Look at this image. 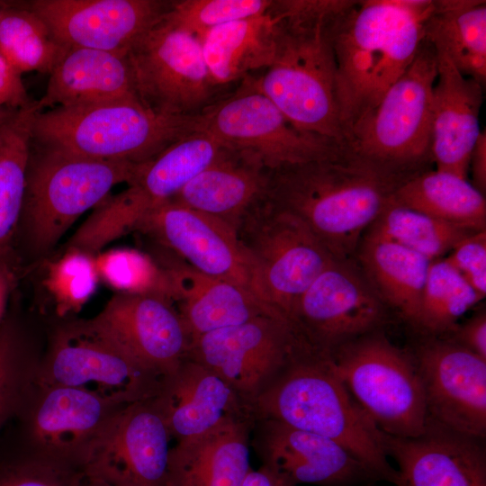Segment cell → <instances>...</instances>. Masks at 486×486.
I'll return each instance as SVG.
<instances>
[{"instance_id": "19", "label": "cell", "mask_w": 486, "mask_h": 486, "mask_svg": "<svg viewBox=\"0 0 486 486\" xmlns=\"http://www.w3.org/2000/svg\"><path fill=\"white\" fill-rule=\"evenodd\" d=\"M161 0H33L26 5L69 48L127 53L166 13Z\"/></svg>"}, {"instance_id": "32", "label": "cell", "mask_w": 486, "mask_h": 486, "mask_svg": "<svg viewBox=\"0 0 486 486\" xmlns=\"http://www.w3.org/2000/svg\"><path fill=\"white\" fill-rule=\"evenodd\" d=\"M226 148L209 132L194 130L140 163L127 184L140 194L150 210L176 196Z\"/></svg>"}, {"instance_id": "26", "label": "cell", "mask_w": 486, "mask_h": 486, "mask_svg": "<svg viewBox=\"0 0 486 486\" xmlns=\"http://www.w3.org/2000/svg\"><path fill=\"white\" fill-rule=\"evenodd\" d=\"M49 76L42 110L140 101L127 53L69 48Z\"/></svg>"}, {"instance_id": "6", "label": "cell", "mask_w": 486, "mask_h": 486, "mask_svg": "<svg viewBox=\"0 0 486 486\" xmlns=\"http://www.w3.org/2000/svg\"><path fill=\"white\" fill-rule=\"evenodd\" d=\"M195 130V116H166L139 100L40 111L33 142L87 158L140 164Z\"/></svg>"}, {"instance_id": "27", "label": "cell", "mask_w": 486, "mask_h": 486, "mask_svg": "<svg viewBox=\"0 0 486 486\" xmlns=\"http://www.w3.org/2000/svg\"><path fill=\"white\" fill-rule=\"evenodd\" d=\"M254 422L231 419L171 446L164 486H240L251 469Z\"/></svg>"}, {"instance_id": "4", "label": "cell", "mask_w": 486, "mask_h": 486, "mask_svg": "<svg viewBox=\"0 0 486 486\" xmlns=\"http://www.w3.org/2000/svg\"><path fill=\"white\" fill-rule=\"evenodd\" d=\"M250 410L254 420L274 419L337 442L376 479L399 486L382 432L322 356L300 351L252 401Z\"/></svg>"}, {"instance_id": "10", "label": "cell", "mask_w": 486, "mask_h": 486, "mask_svg": "<svg viewBox=\"0 0 486 486\" xmlns=\"http://www.w3.org/2000/svg\"><path fill=\"white\" fill-rule=\"evenodd\" d=\"M195 116V128L226 147L256 158L268 171L336 158L346 146L331 138L294 127L257 88L255 77L241 80Z\"/></svg>"}, {"instance_id": "37", "label": "cell", "mask_w": 486, "mask_h": 486, "mask_svg": "<svg viewBox=\"0 0 486 486\" xmlns=\"http://www.w3.org/2000/svg\"><path fill=\"white\" fill-rule=\"evenodd\" d=\"M39 263L42 264L41 287L54 315L58 320L74 318L94 295L101 282L96 254L64 247Z\"/></svg>"}, {"instance_id": "1", "label": "cell", "mask_w": 486, "mask_h": 486, "mask_svg": "<svg viewBox=\"0 0 486 486\" xmlns=\"http://www.w3.org/2000/svg\"><path fill=\"white\" fill-rule=\"evenodd\" d=\"M354 0H277L269 12L279 33L257 88L297 129L345 144L336 95L333 28Z\"/></svg>"}, {"instance_id": "50", "label": "cell", "mask_w": 486, "mask_h": 486, "mask_svg": "<svg viewBox=\"0 0 486 486\" xmlns=\"http://www.w3.org/2000/svg\"><path fill=\"white\" fill-rule=\"evenodd\" d=\"M12 109H7L3 106H0V122L4 118L8 112Z\"/></svg>"}, {"instance_id": "12", "label": "cell", "mask_w": 486, "mask_h": 486, "mask_svg": "<svg viewBox=\"0 0 486 486\" xmlns=\"http://www.w3.org/2000/svg\"><path fill=\"white\" fill-rule=\"evenodd\" d=\"M127 56L137 95L155 112L194 117L223 96L222 87L211 78L200 40L164 16L130 46Z\"/></svg>"}, {"instance_id": "40", "label": "cell", "mask_w": 486, "mask_h": 486, "mask_svg": "<svg viewBox=\"0 0 486 486\" xmlns=\"http://www.w3.org/2000/svg\"><path fill=\"white\" fill-rule=\"evenodd\" d=\"M482 299L444 258L430 263L417 326L439 334L452 331L456 321Z\"/></svg>"}, {"instance_id": "24", "label": "cell", "mask_w": 486, "mask_h": 486, "mask_svg": "<svg viewBox=\"0 0 486 486\" xmlns=\"http://www.w3.org/2000/svg\"><path fill=\"white\" fill-rule=\"evenodd\" d=\"M433 46L436 78L431 103L432 161L436 170L467 179L471 153L481 132L482 85L463 75L442 48Z\"/></svg>"}, {"instance_id": "39", "label": "cell", "mask_w": 486, "mask_h": 486, "mask_svg": "<svg viewBox=\"0 0 486 486\" xmlns=\"http://www.w3.org/2000/svg\"><path fill=\"white\" fill-rule=\"evenodd\" d=\"M100 281L115 293L151 296L174 305V286L166 266L133 248H114L96 254Z\"/></svg>"}, {"instance_id": "11", "label": "cell", "mask_w": 486, "mask_h": 486, "mask_svg": "<svg viewBox=\"0 0 486 486\" xmlns=\"http://www.w3.org/2000/svg\"><path fill=\"white\" fill-rule=\"evenodd\" d=\"M162 378L96 330L88 319L74 317L52 327L36 382L76 388L130 404L154 397Z\"/></svg>"}, {"instance_id": "7", "label": "cell", "mask_w": 486, "mask_h": 486, "mask_svg": "<svg viewBox=\"0 0 486 486\" xmlns=\"http://www.w3.org/2000/svg\"><path fill=\"white\" fill-rule=\"evenodd\" d=\"M436 78L434 46L424 38L415 58L377 106L345 139L357 156L409 179L432 161V89Z\"/></svg>"}, {"instance_id": "48", "label": "cell", "mask_w": 486, "mask_h": 486, "mask_svg": "<svg viewBox=\"0 0 486 486\" xmlns=\"http://www.w3.org/2000/svg\"><path fill=\"white\" fill-rule=\"evenodd\" d=\"M240 486H286L267 467L261 465L257 470L250 469Z\"/></svg>"}, {"instance_id": "8", "label": "cell", "mask_w": 486, "mask_h": 486, "mask_svg": "<svg viewBox=\"0 0 486 486\" xmlns=\"http://www.w3.org/2000/svg\"><path fill=\"white\" fill-rule=\"evenodd\" d=\"M249 263L254 295L287 321L295 303L335 259L305 223L268 198L236 229Z\"/></svg>"}, {"instance_id": "14", "label": "cell", "mask_w": 486, "mask_h": 486, "mask_svg": "<svg viewBox=\"0 0 486 486\" xmlns=\"http://www.w3.org/2000/svg\"><path fill=\"white\" fill-rule=\"evenodd\" d=\"M305 349L290 324L272 315L201 335L187 356L220 376L248 405Z\"/></svg>"}, {"instance_id": "45", "label": "cell", "mask_w": 486, "mask_h": 486, "mask_svg": "<svg viewBox=\"0 0 486 486\" xmlns=\"http://www.w3.org/2000/svg\"><path fill=\"white\" fill-rule=\"evenodd\" d=\"M23 271L25 267L16 254L0 256V324L6 316Z\"/></svg>"}, {"instance_id": "21", "label": "cell", "mask_w": 486, "mask_h": 486, "mask_svg": "<svg viewBox=\"0 0 486 486\" xmlns=\"http://www.w3.org/2000/svg\"><path fill=\"white\" fill-rule=\"evenodd\" d=\"M251 430L262 465L286 486H347L375 479L362 463L329 438L268 418L256 419Z\"/></svg>"}, {"instance_id": "46", "label": "cell", "mask_w": 486, "mask_h": 486, "mask_svg": "<svg viewBox=\"0 0 486 486\" xmlns=\"http://www.w3.org/2000/svg\"><path fill=\"white\" fill-rule=\"evenodd\" d=\"M451 338L486 360V314L482 311L461 326H455Z\"/></svg>"}, {"instance_id": "31", "label": "cell", "mask_w": 486, "mask_h": 486, "mask_svg": "<svg viewBox=\"0 0 486 486\" xmlns=\"http://www.w3.org/2000/svg\"><path fill=\"white\" fill-rule=\"evenodd\" d=\"M389 202L472 231L485 230L486 201L467 179L440 170H426L400 184Z\"/></svg>"}, {"instance_id": "43", "label": "cell", "mask_w": 486, "mask_h": 486, "mask_svg": "<svg viewBox=\"0 0 486 486\" xmlns=\"http://www.w3.org/2000/svg\"><path fill=\"white\" fill-rule=\"evenodd\" d=\"M482 300L486 294V230L460 240L444 258Z\"/></svg>"}, {"instance_id": "17", "label": "cell", "mask_w": 486, "mask_h": 486, "mask_svg": "<svg viewBox=\"0 0 486 486\" xmlns=\"http://www.w3.org/2000/svg\"><path fill=\"white\" fill-rule=\"evenodd\" d=\"M428 417L455 432L486 437V360L453 339H432L413 356Z\"/></svg>"}, {"instance_id": "33", "label": "cell", "mask_w": 486, "mask_h": 486, "mask_svg": "<svg viewBox=\"0 0 486 486\" xmlns=\"http://www.w3.org/2000/svg\"><path fill=\"white\" fill-rule=\"evenodd\" d=\"M39 101L12 109L0 122V256L16 254L17 228L25 194L26 175ZM17 255V254H16Z\"/></svg>"}, {"instance_id": "30", "label": "cell", "mask_w": 486, "mask_h": 486, "mask_svg": "<svg viewBox=\"0 0 486 486\" xmlns=\"http://www.w3.org/2000/svg\"><path fill=\"white\" fill-rule=\"evenodd\" d=\"M360 258L381 301L416 324L432 261L371 230Z\"/></svg>"}, {"instance_id": "34", "label": "cell", "mask_w": 486, "mask_h": 486, "mask_svg": "<svg viewBox=\"0 0 486 486\" xmlns=\"http://www.w3.org/2000/svg\"><path fill=\"white\" fill-rule=\"evenodd\" d=\"M425 39L442 48L463 75L485 84V1H434L425 25Z\"/></svg>"}, {"instance_id": "22", "label": "cell", "mask_w": 486, "mask_h": 486, "mask_svg": "<svg viewBox=\"0 0 486 486\" xmlns=\"http://www.w3.org/2000/svg\"><path fill=\"white\" fill-rule=\"evenodd\" d=\"M388 457L397 464L399 486H486L484 439L449 429L428 419L413 437L382 432Z\"/></svg>"}, {"instance_id": "20", "label": "cell", "mask_w": 486, "mask_h": 486, "mask_svg": "<svg viewBox=\"0 0 486 486\" xmlns=\"http://www.w3.org/2000/svg\"><path fill=\"white\" fill-rule=\"evenodd\" d=\"M90 324L161 376L187 356L191 338L175 306L163 299L114 293Z\"/></svg>"}, {"instance_id": "5", "label": "cell", "mask_w": 486, "mask_h": 486, "mask_svg": "<svg viewBox=\"0 0 486 486\" xmlns=\"http://www.w3.org/2000/svg\"><path fill=\"white\" fill-rule=\"evenodd\" d=\"M139 165L87 158L32 140L14 244L23 266L50 256L73 223L115 185L128 184Z\"/></svg>"}, {"instance_id": "29", "label": "cell", "mask_w": 486, "mask_h": 486, "mask_svg": "<svg viewBox=\"0 0 486 486\" xmlns=\"http://www.w3.org/2000/svg\"><path fill=\"white\" fill-rule=\"evenodd\" d=\"M278 33L277 19L269 11L204 33L199 40L213 83L223 87L266 69L274 58Z\"/></svg>"}, {"instance_id": "18", "label": "cell", "mask_w": 486, "mask_h": 486, "mask_svg": "<svg viewBox=\"0 0 486 486\" xmlns=\"http://www.w3.org/2000/svg\"><path fill=\"white\" fill-rule=\"evenodd\" d=\"M134 230L197 271L254 294L249 263L235 229L226 222L168 200L150 209Z\"/></svg>"}, {"instance_id": "23", "label": "cell", "mask_w": 486, "mask_h": 486, "mask_svg": "<svg viewBox=\"0 0 486 486\" xmlns=\"http://www.w3.org/2000/svg\"><path fill=\"white\" fill-rule=\"evenodd\" d=\"M153 400L176 441L231 419L254 422L244 400L215 372L188 356L162 378Z\"/></svg>"}, {"instance_id": "49", "label": "cell", "mask_w": 486, "mask_h": 486, "mask_svg": "<svg viewBox=\"0 0 486 486\" xmlns=\"http://www.w3.org/2000/svg\"><path fill=\"white\" fill-rule=\"evenodd\" d=\"M85 477H86L85 486H130V485L111 483V482H107L99 479L87 477L86 475Z\"/></svg>"}, {"instance_id": "3", "label": "cell", "mask_w": 486, "mask_h": 486, "mask_svg": "<svg viewBox=\"0 0 486 486\" xmlns=\"http://www.w3.org/2000/svg\"><path fill=\"white\" fill-rule=\"evenodd\" d=\"M404 177L351 152L270 172L267 198L302 220L337 259L351 253Z\"/></svg>"}, {"instance_id": "51", "label": "cell", "mask_w": 486, "mask_h": 486, "mask_svg": "<svg viewBox=\"0 0 486 486\" xmlns=\"http://www.w3.org/2000/svg\"><path fill=\"white\" fill-rule=\"evenodd\" d=\"M4 5V3L0 2V11H1V9H2V7H3Z\"/></svg>"}, {"instance_id": "28", "label": "cell", "mask_w": 486, "mask_h": 486, "mask_svg": "<svg viewBox=\"0 0 486 486\" xmlns=\"http://www.w3.org/2000/svg\"><path fill=\"white\" fill-rule=\"evenodd\" d=\"M270 172L245 152L227 147L172 199L237 229L267 198Z\"/></svg>"}, {"instance_id": "41", "label": "cell", "mask_w": 486, "mask_h": 486, "mask_svg": "<svg viewBox=\"0 0 486 486\" xmlns=\"http://www.w3.org/2000/svg\"><path fill=\"white\" fill-rule=\"evenodd\" d=\"M273 0L170 1L164 19L200 39L210 30L266 14Z\"/></svg>"}, {"instance_id": "44", "label": "cell", "mask_w": 486, "mask_h": 486, "mask_svg": "<svg viewBox=\"0 0 486 486\" xmlns=\"http://www.w3.org/2000/svg\"><path fill=\"white\" fill-rule=\"evenodd\" d=\"M32 101L22 75L0 54V106L19 109Z\"/></svg>"}, {"instance_id": "16", "label": "cell", "mask_w": 486, "mask_h": 486, "mask_svg": "<svg viewBox=\"0 0 486 486\" xmlns=\"http://www.w3.org/2000/svg\"><path fill=\"white\" fill-rule=\"evenodd\" d=\"M171 435L153 397L126 405L94 445L82 472L130 486H164Z\"/></svg>"}, {"instance_id": "25", "label": "cell", "mask_w": 486, "mask_h": 486, "mask_svg": "<svg viewBox=\"0 0 486 486\" xmlns=\"http://www.w3.org/2000/svg\"><path fill=\"white\" fill-rule=\"evenodd\" d=\"M156 256L170 274L174 306L191 341L257 316L277 317L248 290L234 283L201 273L166 249Z\"/></svg>"}, {"instance_id": "13", "label": "cell", "mask_w": 486, "mask_h": 486, "mask_svg": "<svg viewBox=\"0 0 486 486\" xmlns=\"http://www.w3.org/2000/svg\"><path fill=\"white\" fill-rule=\"evenodd\" d=\"M126 405L76 388L35 382L16 416L27 454L82 471L102 434Z\"/></svg>"}, {"instance_id": "35", "label": "cell", "mask_w": 486, "mask_h": 486, "mask_svg": "<svg viewBox=\"0 0 486 486\" xmlns=\"http://www.w3.org/2000/svg\"><path fill=\"white\" fill-rule=\"evenodd\" d=\"M18 300L15 293L0 324V431L33 388L42 354Z\"/></svg>"}, {"instance_id": "9", "label": "cell", "mask_w": 486, "mask_h": 486, "mask_svg": "<svg viewBox=\"0 0 486 486\" xmlns=\"http://www.w3.org/2000/svg\"><path fill=\"white\" fill-rule=\"evenodd\" d=\"M383 433L421 435L428 412L413 356L381 336H361L322 356Z\"/></svg>"}, {"instance_id": "36", "label": "cell", "mask_w": 486, "mask_h": 486, "mask_svg": "<svg viewBox=\"0 0 486 486\" xmlns=\"http://www.w3.org/2000/svg\"><path fill=\"white\" fill-rule=\"evenodd\" d=\"M68 48L26 4H4L0 11V54L21 75L50 74Z\"/></svg>"}, {"instance_id": "2", "label": "cell", "mask_w": 486, "mask_h": 486, "mask_svg": "<svg viewBox=\"0 0 486 486\" xmlns=\"http://www.w3.org/2000/svg\"><path fill=\"white\" fill-rule=\"evenodd\" d=\"M433 7L431 0H354L338 18L332 45L345 139L410 66Z\"/></svg>"}, {"instance_id": "38", "label": "cell", "mask_w": 486, "mask_h": 486, "mask_svg": "<svg viewBox=\"0 0 486 486\" xmlns=\"http://www.w3.org/2000/svg\"><path fill=\"white\" fill-rule=\"evenodd\" d=\"M370 230L430 261L475 232L389 202Z\"/></svg>"}, {"instance_id": "47", "label": "cell", "mask_w": 486, "mask_h": 486, "mask_svg": "<svg viewBox=\"0 0 486 486\" xmlns=\"http://www.w3.org/2000/svg\"><path fill=\"white\" fill-rule=\"evenodd\" d=\"M471 168L473 186L485 194L486 190V133L480 132L471 153L469 169Z\"/></svg>"}, {"instance_id": "15", "label": "cell", "mask_w": 486, "mask_h": 486, "mask_svg": "<svg viewBox=\"0 0 486 486\" xmlns=\"http://www.w3.org/2000/svg\"><path fill=\"white\" fill-rule=\"evenodd\" d=\"M383 314L371 284L343 260L335 259L298 299L289 324L307 348L324 356L366 335Z\"/></svg>"}, {"instance_id": "42", "label": "cell", "mask_w": 486, "mask_h": 486, "mask_svg": "<svg viewBox=\"0 0 486 486\" xmlns=\"http://www.w3.org/2000/svg\"><path fill=\"white\" fill-rule=\"evenodd\" d=\"M76 468L31 454L0 464V486H85Z\"/></svg>"}]
</instances>
